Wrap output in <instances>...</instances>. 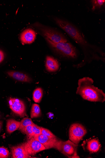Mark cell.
<instances>
[{"mask_svg":"<svg viewBox=\"0 0 105 158\" xmlns=\"http://www.w3.org/2000/svg\"><path fill=\"white\" fill-rule=\"evenodd\" d=\"M94 82L92 79L89 77L79 79L76 94L87 101L103 103L105 101V94L102 90L94 86Z\"/></svg>","mask_w":105,"mask_h":158,"instance_id":"cell-1","label":"cell"},{"mask_svg":"<svg viewBox=\"0 0 105 158\" xmlns=\"http://www.w3.org/2000/svg\"><path fill=\"white\" fill-rule=\"evenodd\" d=\"M32 25L37 32L44 38H46L55 43L68 42V40L65 35L55 29L38 22H35Z\"/></svg>","mask_w":105,"mask_h":158,"instance_id":"cell-2","label":"cell"},{"mask_svg":"<svg viewBox=\"0 0 105 158\" xmlns=\"http://www.w3.org/2000/svg\"><path fill=\"white\" fill-rule=\"evenodd\" d=\"M49 46L56 52L67 58L74 59L77 56L75 47L68 42L55 43L44 38Z\"/></svg>","mask_w":105,"mask_h":158,"instance_id":"cell-3","label":"cell"},{"mask_svg":"<svg viewBox=\"0 0 105 158\" xmlns=\"http://www.w3.org/2000/svg\"><path fill=\"white\" fill-rule=\"evenodd\" d=\"M87 133L86 129L82 124L73 123L69 129L70 140L75 144H78Z\"/></svg>","mask_w":105,"mask_h":158,"instance_id":"cell-4","label":"cell"},{"mask_svg":"<svg viewBox=\"0 0 105 158\" xmlns=\"http://www.w3.org/2000/svg\"><path fill=\"white\" fill-rule=\"evenodd\" d=\"M33 138L42 143L46 150L55 148L59 151L62 141L56 137L51 138L42 134L34 135Z\"/></svg>","mask_w":105,"mask_h":158,"instance_id":"cell-5","label":"cell"},{"mask_svg":"<svg viewBox=\"0 0 105 158\" xmlns=\"http://www.w3.org/2000/svg\"><path fill=\"white\" fill-rule=\"evenodd\" d=\"M78 144H76L70 140L62 141L59 151L68 158H80L77 155Z\"/></svg>","mask_w":105,"mask_h":158,"instance_id":"cell-6","label":"cell"},{"mask_svg":"<svg viewBox=\"0 0 105 158\" xmlns=\"http://www.w3.org/2000/svg\"><path fill=\"white\" fill-rule=\"evenodd\" d=\"M10 109L21 118L27 116L26 107L22 100L16 98H10L9 101Z\"/></svg>","mask_w":105,"mask_h":158,"instance_id":"cell-7","label":"cell"},{"mask_svg":"<svg viewBox=\"0 0 105 158\" xmlns=\"http://www.w3.org/2000/svg\"><path fill=\"white\" fill-rule=\"evenodd\" d=\"M26 150L30 156H34L38 153L46 150L44 146L33 137L25 142Z\"/></svg>","mask_w":105,"mask_h":158,"instance_id":"cell-8","label":"cell"},{"mask_svg":"<svg viewBox=\"0 0 105 158\" xmlns=\"http://www.w3.org/2000/svg\"><path fill=\"white\" fill-rule=\"evenodd\" d=\"M101 146L98 138H90L84 140L82 144L85 151L92 153L98 152L100 149Z\"/></svg>","mask_w":105,"mask_h":158,"instance_id":"cell-9","label":"cell"},{"mask_svg":"<svg viewBox=\"0 0 105 158\" xmlns=\"http://www.w3.org/2000/svg\"><path fill=\"white\" fill-rule=\"evenodd\" d=\"M36 36L35 31L32 28H29L22 32L20 39L23 44H31L34 41Z\"/></svg>","mask_w":105,"mask_h":158,"instance_id":"cell-10","label":"cell"},{"mask_svg":"<svg viewBox=\"0 0 105 158\" xmlns=\"http://www.w3.org/2000/svg\"><path fill=\"white\" fill-rule=\"evenodd\" d=\"M11 152L14 158H28L30 157L26 150L25 142L12 147Z\"/></svg>","mask_w":105,"mask_h":158,"instance_id":"cell-11","label":"cell"},{"mask_svg":"<svg viewBox=\"0 0 105 158\" xmlns=\"http://www.w3.org/2000/svg\"><path fill=\"white\" fill-rule=\"evenodd\" d=\"M46 68L47 71L50 73H54L58 71L59 68L58 62L53 57L47 56L46 57Z\"/></svg>","mask_w":105,"mask_h":158,"instance_id":"cell-12","label":"cell"},{"mask_svg":"<svg viewBox=\"0 0 105 158\" xmlns=\"http://www.w3.org/2000/svg\"><path fill=\"white\" fill-rule=\"evenodd\" d=\"M6 74L10 77L18 81L30 82L32 81V79L27 75L15 71H9Z\"/></svg>","mask_w":105,"mask_h":158,"instance_id":"cell-13","label":"cell"},{"mask_svg":"<svg viewBox=\"0 0 105 158\" xmlns=\"http://www.w3.org/2000/svg\"><path fill=\"white\" fill-rule=\"evenodd\" d=\"M20 125V122L13 119L8 120L7 123L6 129L8 133L11 134L18 130Z\"/></svg>","mask_w":105,"mask_h":158,"instance_id":"cell-14","label":"cell"},{"mask_svg":"<svg viewBox=\"0 0 105 158\" xmlns=\"http://www.w3.org/2000/svg\"><path fill=\"white\" fill-rule=\"evenodd\" d=\"M42 113L39 105L34 104L33 105L31 112V118H37L41 117Z\"/></svg>","mask_w":105,"mask_h":158,"instance_id":"cell-15","label":"cell"},{"mask_svg":"<svg viewBox=\"0 0 105 158\" xmlns=\"http://www.w3.org/2000/svg\"><path fill=\"white\" fill-rule=\"evenodd\" d=\"M34 123L31 118H25L20 122V125L19 130L23 133H24L25 129L26 127L29 125H32Z\"/></svg>","mask_w":105,"mask_h":158,"instance_id":"cell-16","label":"cell"},{"mask_svg":"<svg viewBox=\"0 0 105 158\" xmlns=\"http://www.w3.org/2000/svg\"><path fill=\"white\" fill-rule=\"evenodd\" d=\"M43 95L42 89L38 88L35 89L33 94V99L36 103H39L41 100Z\"/></svg>","mask_w":105,"mask_h":158,"instance_id":"cell-17","label":"cell"},{"mask_svg":"<svg viewBox=\"0 0 105 158\" xmlns=\"http://www.w3.org/2000/svg\"><path fill=\"white\" fill-rule=\"evenodd\" d=\"M104 0H93L91 1L93 10L101 8L104 4Z\"/></svg>","mask_w":105,"mask_h":158,"instance_id":"cell-18","label":"cell"},{"mask_svg":"<svg viewBox=\"0 0 105 158\" xmlns=\"http://www.w3.org/2000/svg\"><path fill=\"white\" fill-rule=\"evenodd\" d=\"M26 135L28 139H31L34 136L33 127L32 125H29L26 127L24 133Z\"/></svg>","mask_w":105,"mask_h":158,"instance_id":"cell-19","label":"cell"},{"mask_svg":"<svg viewBox=\"0 0 105 158\" xmlns=\"http://www.w3.org/2000/svg\"><path fill=\"white\" fill-rule=\"evenodd\" d=\"M9 151L4 147H0V158H7L10 155Z\"/></svg>","mask_w":105,"mask_h":158,"instance_id":"cell-20","label":"cell"},{"mask_svg":"<svg viewBox=\"0 0 105 158\" xmlns=\"http://www.w3.org/2000/svg\"><path fill=\"white\" fill-rule=\"evenodd\" d=\"M41 134L51 138H55L56 136L50 130L46 128L41 127Z\"/></svg>","mask_w":105,"mask_h":158,"instance_id":"cell-21","label":"cell"},{"mask_svg":"<svg viewBox=\"0 0 105 158\" xmlns=\"http://www.w3.org/2000/svg\"><path fill=\"white\" fill-rule=\"evenodd\" d=\"M33 127L34 135H38L41 134L42 130L41 127L34 123L33 125Z\"/></svg>","mask_w":105,"mask_h":158,"instance_id":"cell-22","label":"cell"},{"mask_svg":"<svg viewBox=\"0 0 105 158\" xmlns=\"http://www.w3.org/2000/svg\"><path fill=\"white\" fill-rule=\"evenodd\" d=\"M5 56V54L4 52L2 49H0V64L4 61Z\"/></svg>","mask_w":105,"mask_h":158,"instance_id":"cell-23","label":"cell"},{"mask_svg":"<svg viewBox=\"0 0 105 158\" xmlns=\"http://www.w3.org/2000/svg\"><path fill=\"white\" fill-rule=\"evenodd\" d=\"M47 116L48 117L52 119L54 117V115L53 113L51 112H49L47 114Z\"/></svg>","mask_w":105,"mask_h":158,"instance_id":"cell-24","label":"cell"},{"mask_svg":"<svg viewBox=\"0 0 105 158\" xmlns=\"http://www.w3.org/2000/svg\"><path fill=\"white\" fill-rule=\"evenodd\" d=\"M3 124V122L2 121H0V132H1L2 130Z\"/></svg>","mask_w":105,"mask_h":158,"instance_id":"cell-25","label":"cell"},{"mask_svg":"<svg viewBox=\"0 0 105 158\" xmlns=\"http://www.w3.org/2000/svg\"><path fill=\"white\" fill-rule=\"evenodd\" d=\"M0 117H1V114H0Z\"/></svg>","mask_w":105,"mask_h":158,"instance_id":"cell-26","label":"cell"}]
</instances>
